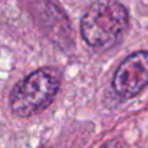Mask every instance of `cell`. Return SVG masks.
<instances>
[{"label": "cell", "instance_id": "obj_4", "mask_svg": "<svg viewBox=\"0 0 148 148\" xmlns=\"http://www.w3.org/2000/svg\"><path fill=\"white\" fill-rule=\"evenodd\" d=\"M102 148H122V147H121V144L116 143V141H109V143H106Z\"/></svg>", "mask_w": 148, "mask_h": 148}, {"label": "cell", "instance_id": "obj_1", "mask_svg": "<svg viewBox=\"0 0 148 148\" xmlns=\"http://www.w3.org/2000/svg\"><path fill=\"white\" fill-rule=\"evenodd\" d=\"M128 20V12L124 4L116 0H98L84 14L81 33L89 46L109 49L121 40Z\"/></svg>", "mask_w": 148, "mask_h": 148}, {"label": "cell", "instance_id": "obj_2", "mask_svg": "<svg viewBox=\"0 0 148 148\" xmlns=\"http://www.w3.org/2000/svg\"><path fill=\"white\" fill-rule=\"evenodd\" d=\"M60 76L53 68H42L19 82L10 94V108L17 116H32L55 99Z\"/></svg>", "mask_w": 148, "mask_h": 148}, {"label": "cell", "instance_id": "obj_3", "mask_svg": "<svg viewBox=\"0 0 148 148\" xmlns=\"http://www.w3.org/2000/svg\"><path fill=\"white\" fill-rule=\"evenodd\" d=\"M114 89L118 97L132 98L148 85V50H140L130 55L116 69Z\"/></svg>", "mask_w": 148, "mask_h": 148}]
</instances>
